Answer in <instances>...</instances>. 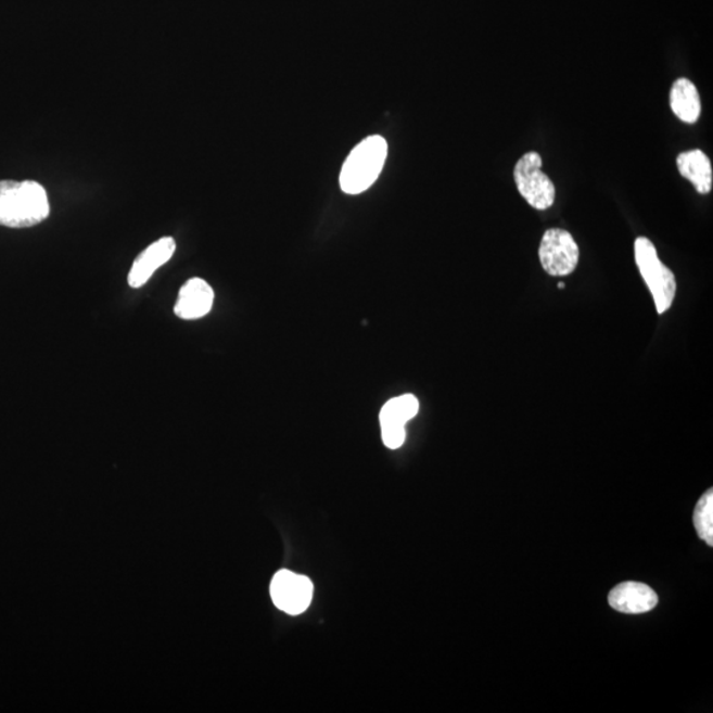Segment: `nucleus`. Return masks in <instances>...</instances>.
<instances>
[{"mask_svg":"<svg viewBox=\"0 0 713 713\" xmlns=\"http://www.w3.org/2000/svg\"><path fill=\"white\" fill-rule=\"evenodd\" d=\"M50 213V200L39 182L0 181V227L33 228L46 221Z\"/></svg>","mask_w":713,"mask_h":713,"instance_id":"f257e3e1","label":"nucleus"},{"mask_svg":"<svg viewBox=\"0 0 713 713\" xmlns=\"http://www.w3.org/2000/svg\"><path fill=\"white\" fill-rule=\"evenodd\" d=\"M387 142L371 136L358 143L346 157L340 175V187L346 194H359L374 184L385 166Z\"/></svg>","mask_w":713,"mask_h":713,"instance_id":"f03ea898","label":"nucleus"},{"mask_svg":"<svg viewBox=\"0 0 713 713\" xmlns=\"http://www.w3.org/2000/svg\"><path fill=\"white\" fill-rule=\"evenodd\" d=\"M634 258L648 285L655 304L657 313L662 315L673 306L676 294L674 272L658 257L653 242L646 237H638L634 242Z\"/></svg>","mask_w":713,"mask_h":713,"instance_id":"7ed1b4c3","label":"nucleus"},{"mask_svg":"<svg viewBox=\"0 0 713 713\" xmlns=\"http://www.w3.org/2000/svg\"><path fill=\"white\" fill-rule=\"evenodd\" d=\"M514 180L518 192L534 209H550L557 198L553 182L542 170V157L538 152H527L514 168Z\"/></svg>","mask_w":713,"mask_h":713,"instance_id":"20e7f679","label":"nucleus"},{"mask_svg":"<svg viewBox=\"0 0 713 713\" xmlns=\"http://www.w3.org/2000/svg\"><path fill=\"white\" fill-rule=\"evenodd\" d=\"M538 255L548 276L569 277L576 270L581 250L570 231L548 229L542 238Z\"/></svg>","mask_w":713,"mask_h":713,"instance_id":"39448f33","label":"nucleus"},{"mask_svg":"<svg viewBox=\"0 0 713 713\" xmlns=\"http://www.w3.org/2000/svg\"><path fill=\"white\" fill-rule=\"evenodd\" d=\"M270 595L279 611L298 615L306 612L313 602L314 584L307 576L280 570L272 577Z\"/></svg>","mask_w":713,"mask_h":713,"instance_id":"423d86ee","label":"nucleus"},{"mask_svg":"<svg viewBox=\"0 0 713 713\" xmlns=\"http://www.w3.org/2000/svg\"><path fill=\"white\" fill-rule=\"evenodd\" d=\"M419 412V400L416 395L405 394L390 399L382 407L380 423L383 444L389 449H398L406 441V424Z\"/></svg>","mask_w":713,"mask_h":713,"instance_id":"0eeeda50","label":"nucleus"},{"mask_svg":"<svg viewBox=\"0 0 713 713\" xmlns=\"http://www.w3.org/2000/svg\"><path fill=\"white\" fill-rule=\"evenodd\" d=\"M176 252V242L173 237H163L152 243L133 260L127 282L131 289L143 288L154 276L157 268L166 265Z\"/></svg>","mask_w":713,"mask_h":713,"instance_id":"6e6552de","label":"nucleus"},{"mask_svg":"<svg viewBox=\"0 0 713 713\" xmlns=\"http://www.w3.org/2000/svg\"><path fill=\"white\" fill-rule=\"evenodd\" d=\"M215 291L204 279L193 278L182 285L174 313L182 320H198L211 313Z\"/></svg>","mask_w":713,"mask_h":713,"instance_id":"1a4fd4ad","label":"nucleus"},{"mask_svg":"<svg viewBox=\"0 0 713 713\" xmlns=\"http://www.w3.org/2000/svg\"><path fill=\"white\" fill-rule=\"evenodd\" d=\"M609 606L626 614L646 613L658 604V596L649 585L626 582L617 585L608 597Z\"/></svg>","mask_w":713,"mask_h":713,"instance_id":"9d476101","label":"nucleus"},{"mask_svg":"<svg viewBox=\"0 0 713 713\" xmlns=\"http://www.w3.org/2000/svg\"><path fill=\"white\" fill-rule=\"evenodd\" d=\"M678 169L685 179L690 180L700 194L712 191L713 173L709 156L702 150L682 152L676 158Z\"/></svg>","mask_w":713,"mask_h":713,"instance_id":"9b49d317","label":"nucleus"},{"mask_svg":"<svg viewBox=\"0 0 713 713\" xmlns=\"http://www.w3.org/2000/svg\"><path fill=\"white\" fill-rule=\"evenodd\" d=\"M670 106L673 113L686 124H695L702 113L697 87L687 78H679L670 91Z\"/></svg>","mask_w":713,"mask_h":713,"instance_id":"f8f14e48","label":"nucleus"},{"mask_svg":"<svg viewBox=\"0 0 713 713\" xmlns=\"http://www.w3.org/2000/svg\"><path fill=\"white\" fill-rule=\"evenodd\" d=\"M693 525L706 545L713 546V491L710 489L699 499L693 513Z\"/></svg>","mask_w":713,"mask_h":713,"instance_id":"ddd939ff","label":"nucleus"},{"mask_svg":"<svg viewBox=\"0 0 713 713\" xmlns=\"http://www.w3.org/2000/svg\"><path fill=\"white\" fill-rule=\"evenodd\" d=\"M558 289H559V290H564V289H565V284H564V283H559V284H558Z\"/></svg>","mask_w":713,"mask_h":713,"instance_id":"4468645a","label":"nucleus"}]
</instances>
